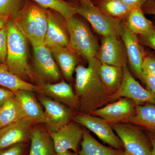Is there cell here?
<instances>
[{
  "label": "cell",
  "mask_w": 155,
  "mask_h": 155,
  "mask_svg": "<svg viewBox=\"0 0 155 155\" xmlns=\"http://www.w3.org/2000/svg\"><path fill=\"white\" fill-rule=\"evenodd\" d=\"M32 47L44 45L48 27L47 11L30 4L20 11L15 19Z\"/></svg>",
  "instance_id": "obj_3"
},
{
  "label": "cell",
  "mask_w": 155,
  "mask_h": 155,
  "mask_svg": "<svg viewBox=\"0 0 155 155\" xmlns=\"http://www.w3.org/2000/svg\"><path fill=\"white\" fill-rule=\"evenodd\" d=\"M48 27L44 45L50 50L58 47H69V35L50 11H47Z\"/></svg>",
  "instance_id": "obj_18"
},
{
  "label": "cell",
  "mask_w": 155,
  "mask_h": 155,
  "mask_svg": "<svg viewBox=\"0 0 155 155\" xmlns=\"http://www.w3.org/2000/svg\"><path fill=\"white\" fill-rule=\"evenodd\" d=\"M122 155H130L128 154L127 153H126L125 152V151L123 152V153H122Z\"/></svg>",
  "instance_id": "obj_42"
},
{
  "label": "cell",
  "mask_w": 155,
  "mask_h": 155,
  "mask_svg": "<svg viewBox=\"0 0 155 155\" xmlns=\"http://www.w3.org/2000/svg\"><path fill=\"white\" fill-rule=\"evenodd\" d=\"M55 155H78L77 153H72L70 150L61 153H56Z\"/></svg>",
  "instance_id": "obj_40"
},
{
  "label": "cell",
  "mask_w": 155,
  "mask_h": 155,
  "mask_svg": "<svg viewBox=\"0 0 155 155\" xmlns=\"http://www.w3.org/2000/svg\"><path fill=\"white\" fill-rule=\"evenodd\" d=\"M136 104L127 98H120L113 103L92 111L91 115L100 117L110 125L129 123L135 114Z\"/></svg>",
  "instance_id": "obj_9"
},
{
  "label": "cell",
  "mask_w": 155,
  "mask_h": 155,
  "mask_svg": "<svg viewBox=\"0 0 155 155\" xmlns=\"http://www.w3.org/2000/svg\"><path fill=\"white\" fill-rule=\"evenodd\" d=\"M129 123L155 133V105H136L135 114Z\"/></svg>",
  "instance_id": "obj_23"
},
{
  "label": "cell",
  "mask_w": 155,
  "mask_h": 155,
  "mask_svg": "<svg viewBox=\"0 0 155 155\" xmlns=\"http://www.w3.org/2000/svg\"><path fill=\"white\" fill-rule=\"evenodd\" d=\"M40 87L44 93L59 102L71 108L78 106L77 97L72 87L64 81L56 84H44Z\"/></svg>",
  "instance_id": "obj_17"
},
{
  "label": "cell",
  "mask_w": 155,
  "mask_h": 155,
  "mask_svg": "<svg viewBox=\"0 0 155 155\" xmlns=\"http://www.w3.org/2000/svg\"><path fill=\"white\" fill-rule=\"evenodd\" d=\"M27 142L21 143L0 151V155H28L29 146Z\"/></svg>",
  "instance_id": "obj_30"
},
{
  "label": "cell",
  "mask_w": 155,
  "mask_h": 155,
  "mask_svg": "<svg viewBox=\"0 0 155 155\" xmlns=\"http://www.w3.org/2000/svg\"><path fill=\"white\" fill-rule=\"evenodd\" d=\"M100 75L105 86L112 95L116 93L121 86L123 78V67L101 64Z\"/></svg>",
  "instance_id": "obj_25"
},
{
  "label": "cell",
  "mask_w": 155,
  "mask_h": 155,
  "mask_svg": "<svg viewBox=\"0 0 155 155\" xmlns=\"http://www.w3.org/2000/svg\"><path fill=\"white\" fill-rule=\"evenodd\" d=\"M74 122L93 132L103 142L113 148L122 150L123 145L114 131L110 124L97 116L88 114H78L74 118Z\"/></svg>",
  "instance_id": "obj_8"
},
{
  "label": "cell",
  "mask_w": 155,
  "mask_h": 155,
  "mask_svg": "<svg viewBox=\"0 0 155 155\" xmlns=\"http://www.w3.org/2000/svg\"><path fill=\"white\" fill-rule=\"evenodd\" d=\"M30 147L28 155H55L51 138L48 132L36 127L29 134Z\"/></svg>",
  "instance_id": "obj_19"
},
{
  "label": "cell",
  "mask_w": 155,
  "mask_h": 155,
  "mask_svg": "<svg viewBox=\"0 0 155 155\" xmlns=\"http://www.w3.org/2000/svg\"><path fill=\"white\" fill-rule=\"evenodd\" d=\"M14 95L15 94L13 91L8 89L0 88V107L4 104L8 99Z\"/></svg>",
  "instance_id": "obj_36"
},
{
  "label": "cell",
  "mask_w": 155,
  "mask_h": 155,
  "mask_svg": "<svg viewBox=\"0 0 155 155\" xmlns=\"http://www.w3.org/2000/svg\"><path fill=\"white\" fill-rule=\"evenodd\" d=\"M122 150L106 147L94 138L88 131L83 130L78 155H122Z\"/></svg>",
  "instance_id": "obj_22"
},
{
  "label": "cell",
  "mask_w": 155,
  "mask_h": 155,
  "mask_svg": "<svg viewBox=\"0 0 155 155\" xmlns=\"http://www.w3.org/2000/svg\"><path fill=\"white\" fill-rule=\"evenodd\" d=\"M88 66L78 65L75 69V94L83 114H90L108 102L110 93L101 79V64L96 58L89 60Z\"/></svg>",
  "instance_id": "obj_1"
},
{
  "label": "cell",
  "mask_w": 155,
  "mask_h": 155,
  "mask_svg": "<svg viewBox=\"0 0 155 155\" xmlns=\"http://www.w3.org/2000/svg\"><path fill=\"white\" fill-rule=\"evenodd\" d=\"M81 2H92V0H80Z\"/></svg>",
  "instance_id": "obj_41"
},
{
  "label": "cell",
  "mask_w": 155,
  "mask_h": 155,
  "mask_svg": "<svg viewBox=\"0 0 155 155\" xmlns=\"http://www.w3.org/2000/svg\"><path fill=\"white\" fill-rule=\"evenodd\" d=\"M6 27L8 38L6 66L10 72L22 80H33V72L28 64L27 38L15 19L9 17Z\"/></svg>",
  "instance_id": "obj_2"
},
{
  "label": "cell",
  "mask_w": 155,
  "mask_h": 155,
  "mask_svg": "<svg viewBox=\"0 0 155 155\" xmlns=\"http://www.w3.org/2000/svg\"><path fill=\"white\" fill-rule=\"evenodd\" d=\"M123 22L131 32L137 35L147 33L153 25V22L145 16L141 7H135L131 9Z\"/></svg>",
  "instance_id": "obj_24"
},
{
  "label": "cell",
  "mask_w": 155,
  "mask_h": 155,
  "mask_svg": "<svg viewBox=\"0 0 155 155\" xmlns=\"http://www.w3.org/2000/svg\"><path fill=\"white\" fill-rule=\"evenodd\" d=\"M147 134L150 139L152 147L151 155H155V133L147 131Z\"/></svg>",
  "instance_id": "obj_38"
},
{
  "label": "cell",
  "mask_w": 155,
  "mask_h": 155,
  "mask_svg": "<svg viewBox=\"0 0 155 155\" xmlns=\"http://www.w3.org/2000/svg\"><path fill=\"white\" fill-rule=\"evenodd\" d=\"M56 153L72 150L77 153L83 130L76 122H69L55 131L48 132Z\"/></svg>",
  "instance_id": "obj_12"
},
{
  "label": "cell",
  "mask_w": 155,
  "mask_h": 155,
  "mask_svg": "<svg viewBox=\"0 0 155 155\" xmlns=\"http://www.w3.org/2000/svg\"><path fill=\"white\" fill-rule=\"evenodd\" d=\"M9 18L8 16L0 14V30H2L6 25L7 21Z\"/></svg>",
  "instance_id": "obj_39"
},
{
  "label": "cell",
  "mask_w": 155,
  "mask_h": 155,
  "mask_svg": "<svg viewBox=\"0 0 155 155\" xmlns=\"http://www.w3.org/2000/svg\"><path fill=\"white\" fill-rule=\"evenodd\" d=\"M0 85L14 93L19 90H27L39 94L44 93L40 86L22 80L10 72L4 64H0Z\"/></svg>",
  "instance_id": "obj_21"
},
{
  "label": "cell",
  "mask_w": 155,
  "mask_h": 155,
  "mask_svg": "<svg viewBox=\"0 0 155 155\" xmlns=\"http://www.w3.org/2000/svg\"><path fill=\"white\" fill-rule=\"evenodd\" d=\"M33 92L19 90L14 93L25 118L34 123H46L45 111L37 101Z\"/></svg>",
  "instance_id": "obj_16"
},
{
  "label": "cell",
  "mask_w": 155,
  "mask_h": 155,
  "mask_svg": "<svg viewBox=\"0 0 155 155\" xmlns=\"http://www.w3.org/2000/svg\"><path fill=\"white\" fill-rule=\"evenodd\" d=\"M39 100L45 108V124L49 131H55L69 123L72 115L70 109L51 97L41 96Z\"/></svg>",
  "instance_id": "obj_13"
},
{
  "label": "cell",
  "mask_w": 155,
  "mask_h": 155,
  "mask_svg": "<svg viewBox=\"0 0 155 155\" xmlns=\"http://www.w3.org/2000/svg\"><path fill=\"white\" fill-rule=\"evenodd\" d=\"M122 2L131 8L135 7H141L147 0H120Z\"/></svg>",
  "instance_id": "obj_37"
},
{
  "label": "cell",
  "mask_w": 155,
  "mask_h": 155,
  "mask_svg": "<svg viewBox=\"0 0 155 155\" xmlns=\"http://www.w3.org/2000/svg\"><path fill=\"white\" fill-rule=\"evenodd\" d=\"M33 122L27 118L0 128V151L29 140V132Z\"/></svg>",
  "instance_id": "obj_15"
},
{
  "label": "cell",
  "mask_w": 155,
  "mask_h": 155,
  "mask_svg": "<svg viewBox=\"0 0 155 155\" xmlns=\"http://www.w3.org/2000/svg\"><path fill=\"white\" fill-rule=\"evenodd\" d=\"M8 52V38L6 26L0 30V64H5Z\"/></svg>",
  "instance_id": "obj_32"
},
{
  "label": "cell",
  "mask_w": 155,
  "mask_h": 155,
  "mask_svg": "<svg viewBox=\"0 0 155 155\" xmlns=\"http://www.w3.org/2000/svg\"><path fill=\"white\" fill-rule=\"evenodd\" d=\"M120 37L124 43L127 53V63L136 76L143 82V67L146 51L139 41L138 37L131 32L122 21Z\"/></svg>",
  "instance_id": "obj_10"
},
{
  "label": "cell",
  "mask_w": 155,
  "mask_h": 155,
  "mask_svg": "<svg viewBox=\"0 0 155 155\" xmlns=\"http://www.w3.org/2000/svg\"><path fill=\"white\" fill-rule=\"evenodd\" d=\"M77 14L87 19L95 31L102 36H120L122 21L103 13L92 2H81L78 8Z\"/></svg>",
  "instance_id": "obj_6"
},
{
  "label": "cell",
  "mask_w": 155,
  "mask_h": 155,
  "mask_svg": "<svg viewBox=\"0 0 155 155\" xmlns=\"http://www.w3.org/2000/svg\"><path fill=\"white\" fill-rule=\"evenodd\" d=\"M140 44L152 49L155 51V23L147 33L137 35Z\"/></svg>",
  "instance_id": "obj_31"
},
{
  "label": "cell",
  "mask_w": 155,
  "mask_h": 155,
  "mask_svg": "<svg viewBox=\"0 0 155 155\" xmlns=\"http://www.w3.org/2000/svg\"><path fill=\"white\" fill-rule=\"evenodd\" d=\"M111 125L122 142L125 153L130 155H151L150 139L138 126L130 123Z\"/></svg>",
  "instance_id": "obj_5"
},
{
  "label": "cell",
  "mask_w": 155,
  "mask_h": 155,
  "mask_svg": "<svg viewBox=\"0 0 155 155\" xmlns=\"http://www.w3.org/2000/svg\"><path fill=\"white\" fill-rule=\"evenodd\" d=\"M120 36H103L96 58L101 64L123 67L127 65V53Z\"/></svg>",
  "instance_id": "obj_11"
},
{
  "label": "cell",
  "mask_w": 155,
  "mask_h": 155,
  "mask_svg": "<svg viewBox=\"0 0 155 155\" xmlns=\"http://www.w3.org/2000/svg\"><path fill=\"white\" fill-rule=\"evenodd\" d=\"M20 0H0V14L16 19L20 13Z\"/></svg>",
  "instance_id": "obj_29"
},
{
  "label": "cell",
  "mask_w": 155,
  "mask_h": 155,
  "mask_svg": "<svg viewBox=\"0 0 155 155\" xmlns=\"http://www.w3.org/2000/svg\"><path fill=\"white\" fill-rule=\"evenodd\" d=\"M122 97L131 100L136 105H155V95L147 89L144 88L136 80L127 65L123 67V78L121 86L116 93L110 96L108 102H113Z\"/></svg>",
  "instance_id": "obj_7"
},
{
  "label": "cell",
  "mask_w": 155,
  "mask_h": 155,
  "mask_svg": "<svg viewBox=\"0 0 155 155\" xmlns=\"http://www.w3.org/2000/svg\"><path fill=\"white\" fill-rule=\"evenodd\" d=\"M25 118L15 96L9 98L0 107V128Z\"/></svg>",
  "instance_id": "obj_26"
},
{
  "label": "cell",
  "mask_w": 155,
  "mask_h": 155,
  "mask_svg": "<svg viewBox=\"0 0 155 155\" xmlns=\"http://www.w3.org/2000/svg\"><path fill=\"white\" fill-rule=\"evenodd\" d=\"M94 4L103 13L121 21H125L132 9L120 0H96Z\"/></svg>",
  "instance_id": "obj_27"
},
{
  "label": "cell",
  "mask_w": 155,
  "mask_h": 155,
  "mask_svg": "<svg viewBox=\"0 0 155 155\" xmlns=\"http://www.w3.org/2000/svg\"><path fill=\"white\" fill-rule=\"evenodd\" d=\"M34 64L38 75L45 80L57 81L61 73L51 51L45 45L33 47Z\"/></svg>",
  "instance_id": "obj_14"
},
{
  "label": "cell",
  "mask_w": 155,
  "mask_h": 155,
  "mask_svg": "<svg viewBox=\"0 0 155 155\" xmlns=\"http://www.w3.org/2000/svg\"><path fill=\"white\" fill-rule=\"evenodd\" d=\"M142 83L145 84L147 89L155 95V76L149 70L143 67Z\"/></svg>",
  "instance_id": "obj_33"
},
{
  "label": "cell",
  "mask_w": 155,
  "mask_h": 155,
  "mask_svg": "<svg viewBox=\"0 0 155 155\" xmlns=\"http://www.w3.org/2000/svg\"><path fill=\"white\" fill-rule=\"evenodd\" d=\"M146 52L143 67L148 69L155 76V51H146Z\"/></svg>",
  "instance_id": "obj_34"
},
{
  "label": "cell",
  "mask_w": 155,
  "mask_h": 155,
  "mask_svg": "<svg viewBox=\"0 0 155 155\" xmlns=\"http://www.w3.org/2000/svg\"><path fill=\"white\" fill-rule=\"evenodd\" d=\"M66 27L69 33V47L87 61L96 58L100 45L88 26L74 16L66 22Z\"/></svg>",
  "instance_id": "obj_4"
},
{
  "label": "cell",
  "mask_w": 155,
  "mask_h": 155,
  "mask_svg": "<svg viewBox=\"0 0 155 155\" xmlns=\"http://www.w3.org/2000/svg\"><path fill=\"white\" fill-rule=\"evenodd\" d=\"M43 8L57 11L63 16L66 22L77 14L78 6L64 0H33Z\"/></svg>",
  "instance_id": "obj_28"
},
{
  "label": "cell",
  "mask_w": 155,
  "mask_h": 155,
  "mask_svg": "<svg viewBox=\"0 0 155 155\" xmlns=\"http://www.w3.org/2000/svg\"><path fill=\"white\" fill-rule=\"evenodd\" d=\"M50 51L64 77L68 81L72 80L78 63L76 54L69 47H58Z\"/></svg>",
  "instance_id": "obj_20"
},
{
  "label": "cell",
  "mask_w": 155,
  "mask_h": 155,
  "mask_svg": "<svg viewBox=\"0 0 155 155\" xmlns=\"http://www.w3.org/2000/svg\"><path fill=\"white\" fill-rule=\"evenodd\" d=\"M141 8L145 14L155 16V0H147Z\"/></svg>",
  "instance_id": "obj_35"
}]
</instances>
